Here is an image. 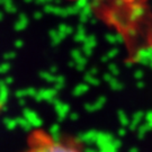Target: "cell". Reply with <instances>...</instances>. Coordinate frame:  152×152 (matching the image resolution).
<instances>
[{"instance_id":"cell-1","label":"cell","mask_w":152,"mask_h":152,"mask_svg":"<svg viewBox=\"0 0 152 152\" xmlns=\"http://www.w3.org/2000/svg\"><path fill=\"white\" fill-rule=\"evenodd\" d=\"M25 152H75L70 147L45 135L35 136Z\"/></svg>"}]
</instances>
